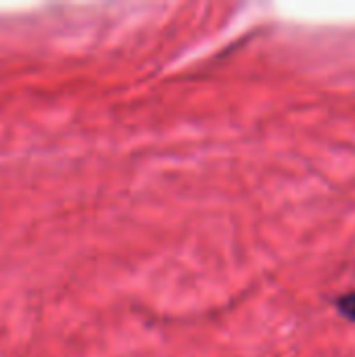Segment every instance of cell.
I'll list each match as a JSON object with an SVG mask.
<instances>
[{
  "instance_id": "obj_1",
  "label": "cell",
  "mask_w": 355,
  "mask_h": 357,
  "mask_svg": "<svg viewBox=\"0 0 355 357\" xmlns=\"http://www.w3.org/2000/svg\"><path fill=\"white\" fill-rule=\"evenodd\" d=\"M335 307L337 312L349 320V322H355V291H349V293H343L335 299Z\"/></svg>"
}]
</instances>
